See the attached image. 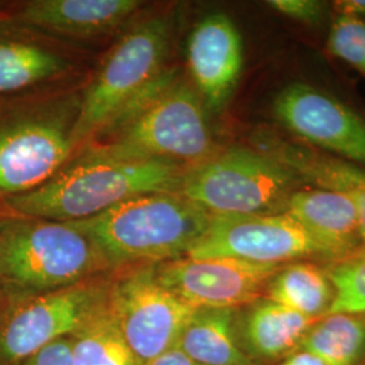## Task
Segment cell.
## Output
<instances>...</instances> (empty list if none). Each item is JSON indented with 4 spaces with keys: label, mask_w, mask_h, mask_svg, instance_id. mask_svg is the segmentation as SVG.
<instances>
[{
    "label": "cell",
    "mask_w": 365,
    "mask_h": 365,
    "mask_svg": "<svg viewBox=\"0 0 365 365\" xmlns=\"http://www.w3.org/2000/svg\"><path fill=\"white\" fill-rule=\"evenodd\" d=\"M86 146L87 157L163 161L188 170L214 155L200 93L168 71Z\"/></svg>",
    "instance_id": "1"
},
{
    "label": "cell",
    "mask_w": 365,
    "mask_h": 365,
    "mask_svg": "<svg viewBox=\"0 0 365 365\" xmlns=\"http://www.w3.org/2000/svg\"><path fill=\"white\" fill-rule=\"evenodd\" d=\"M187 170L163 161L83 156L42 185L4 203L18 217L86 221L135 196L179 191Z\"/></svg>",
    "instance_id": "2"
},
{
    "label": "cell",
    "mask_w": 365,
    "mask_h": 365,
    "mask_svg": "<svg viewBox=\"0 0 365 365\" xmlns=\"http://www.w3.org/2000/svg\"><path fill=\"white\" fill-rule=\"evenodd\" d=\"M210 220L209 212L172 191L131 197L76 223L113 269L187 256L205 235Z\"/></svg>",
    "instance_id": "3"
},
{
    "label": "cell",
    "mask_w": 365,
    "mask_h": 365,
    "mask_svg": "<svg viewBox=\"0 0 365 365\" xmlns=\"http://www.w3.org/2000/svg\"><path fill=\"white\" fill-rule=\"evenodd\" d=\"M111 269L76 222L0 221V279L15 299L98 277Z\"/></svg>",
    "instance_id": "4"
},
{
    "label": "cell",
    "mask_w": 365,
    "mask_h": 365,
    "mask_svg": "<svg viewBox=\"0 0 365 365\" xmlns=\"http://www.w3.org/2000/svg\"><path fill=\"white\" fill-rule=\"evenodd\" d=\"M80 101L0 105V199L26 194L64 167L75 145Z\"/></svg>",
    "instance_id": "5"
},
{
    "label": "cell",
    "mask_w": 365,
    "mask_h": 365,
    "mask_svg": "<svg viewBox=\"0 0 365 365\" xmlns=\"http://www.w3.org/2000/svg\"><path fill=\"white\" fill-rule=\"evenodd\" d=\"M302 185L259 149L230 148L187 170L179 192L210 215H271L286 212Z\"/></svg>",
    "instance_id": "6"
},
{
    "label": "cell",
    "mask_w": 365,
    "mask_h": 365,
    "mask_svg": "<svg viewBox=\"0 0 365 365\" xmlns=\"http://www.w3.org/2000/svg\"><path fill=\"white\" fill-rule=\"evenodd\" d=\"M170 42L167 18L144 21L118 42L80 99L76 146L87 144L156 84L165 72Z\"/></svg>",
    "instance_id": "7"
},
{
    "label": "cell",
    "mask_w": 365,
    "mask_h": 365,
    "mask_svg": "<svg viewBox=\"0 0 365 365\" xmlns=\"http://www.w3.org/2000/svg\"><path fill=\"white\" fill-rule=\"evenodd\" d=\"M111 280L102 276L38 295L16 298L0 313V365H22L69 337L106 299Z\"/></svg>",
    "instance_id": "8"
},
{
    "label": "cell",
    "mask_w": 365,
    "mask_h": 365,
    "mask_svg": "<svg viewBox=\"0 0 365 365\" xmlns=\"http://www.w3.org/2000/svg\"><path fill=\"white\" fill-rule=\"evenodd\" d=\"M110 303L123 337L143 365L176 345L195 312L158 282L155 265L135 267L111 280Z\"/></svg>",
    "instance_id": "9"
},
{
    "label": "cell",
    "mask_w": 365,
    "mask_h": 365,
    "mask_svg": "<svg viewBox=\"0 0 365 365\" xmlns=\"http://www.w3.org/2000/svg\"><path fill=\"white\" fill-rule=\"evenodd\" d=\"M185 257H229L274 265L303 260L327 264L313 238L287 212L211 215L205 235Z\"/></svg>",
    "instance_id": "10"
},
{
    "label": "cell",
    "mask_w": 365,
    "mask_h": 365,
    "mask_svg": "<svg viewBox=\"0 0 365 365\" xmlns=\"http://www.w3.org/2000/svg\"><path fill=\"white\" fill-rule=\"evenodd\" d=\"M272 115L292 138L365 170V119L337 98L289 83L274 96Z\"/></svg>",
    "instance_id": "11"
},
{
    "label": "cell",
    "mask_w": 365,
    "mask_h": 365,
    "mask_svg": "<svg viewBox=\"0 0 365 365\" xmlns=\"http://www.w3.org/2000/svg\"><path fill=\"white\" fill-rule=\"evenodd\" d=\"M280 267L229 257L184 256L156 264L155 274L164 287L195 310H237L264 298Z\"/></svg>",
    "instance_id": "12"
},
{
    "label": "cell",
    "mask_w": 365,
    "mask_h": 365,
    "mask_svg": "<svg viewBox=\"0 0 365 365\" xmlns=\"http://www.w3.org/2000/svg\"><path fill=\"white\" fill-rule=\"evenodd\" d=\"M194 86L210 108H221L244 66L242 38L229 15L210 14L196 24L187 46Z\"/></svg>",
    "instance_id": "13"
},
{
    "label": "cell",
    "mask_w": 365,
    "mask_h": 365,
    "mask_svg": "<svg viewBox=\"0 0 365 365\" xmlns=\"http://www.w3.org/2000/svg\"><path fill=\"white\" fill-rule=\"evenodd\" d=\"M260 152L274 158L304 185L339 192L352 200L365 248V170L277 133L261 137Z\"/></svg>",
    "instance_id": "14"
},
{
    "label": "cell",
    "mask_w": 365,
    "mask_h": 365,
    "mask_svg": "<svg viewBox=\"0 0 365 365\" xmlns=\"http://www.w3.org/2000/svg\"><path fill=\"white\" fill-rule=\"evenodd\" d=\"M286 212L313 238L327 264L364 248L357 210L346 196L302 185L289 197Z\"/></svg>",
    "instance_id": "15"
},
{
    "label": "cell",
    "mask_w": 365,
    "mask_h": 365,
    "mask_svg": "<svg viewBox=\"0 0 365 365\" xmlns=\"http://www.w3.org/2000/svg\"><path fill=\"white\" fill-rule=\"evenodd\" d=\"M314 321L267 297L237 309V341L253 365H274L294 352Z\"/></svg>",
    "instance_id": "16"
},
{
    "label": "cell",
    "mask_w": 365,
    "mask_h": 365,
    "mask_svg": "<svg viewBox=\"0 0 365 365\" xmlns=\"http://www.w3.org/2000/svg\"><path fill=\"white\" fill-rule=\"evenodd\" d=\"M141 6L138 0H34L18 16L48 31L88 37L115 29Z\"/></svg>",
    "instance_id": "17"
},
{
    "label": "cell",
    "mask_w": 365,
    "mask_h": 365,
    "mask_svg": "<svg viewBox=\"0 0 365 365\" xmlns=\"http://www.w3.org/2000/svg\"><path fill=\"white\" fill-rule=\"evenodd\" d=\"M235 313L232 309H196L175 346L200 365H253L237 341Z\"/></svg>",
    "instance_id": "18"
},
{
    "label": "cell",
    "mask_w": 365,
    "mask_h": 365,
    "mask_svg": "<svg viewBox=\"0 0 365 365\" xmlns=\"http://www.w3.org/2000/svg\"><path fill=\"white\" fill-rule=\"evenodd\" d=\"M265 297L317 321L329 313L334 289L325 264L310 260L294 261L279 268L268 284Z\"/></svg>",
    "instance_id": "19"
},
{
    "label": "cell",
    "mask_w": 365,
    "mask_h": 365,
    "mask_svg": "<svg viewBox=\"0 0 365 365\" xmlns=\"http://www.w3.org/2000/svg\"><path fill=\"white\" fill-rule=\"evenodd\" d=\"M69 342L75 365H143L119 329L110 289L102 304L69 336Z\"/></svg>",
    "instance_id": "20"
},
{
    "label": "cell",
    "mask_w": 365,
    "mask_h": 365,
    "mask_svg": "<svg viewBox=\"0 0 365 365\" xmlns=\"http://www.w3.org/2000/svg\"><path fill=\"white\" fill-rule=\"evenodd\" d=\"M298 348L327 365H360L365 357L364 314H327L314 321Z\"/></svg>",
    "instance_id": "21"
},
{
    "label": "cell",
    "mask_w": 365,
    "mask_h": 365,
    "mask_svg": "<svg viewBox=\"0 0 365 365\" xmlns=\"http://www.w3.org/2000/svg\"><path fill=\"white\" fill-rule=\"evenodd\" d=\"M63 61L52 52L26 42H0V93L22 91L56 76Z\"/></svg>",
    "instance_id": "22"
},
{
    "label": "cell",
    "mask_w": 365,
    "mask_h": 365,
    "mask_svg": "<svg viewBox=\"0 0 365 365\" xmlns=\"http://www.w3.org/2000/svg\"><path fill=\"white\" fill-rule=\"evenodd\" d=\"M325 267L334 289L333 303L327 314L365 315V248L342 260L325 264Z\"/></svg>",
    "instance_id": "23"
},
{
    "label": "cell",
    "mask_w": 365,
    "mask_h": 365,
    "mask_svg": "<svg viewBox=\"0 0 365 365\" xmlns=\"http://www.w3.org/2000/svg\"><path fill=\"white\" fill-rule=\"evenodd\" d=\"M327 46L330 53L354 68L365 78V21L339 14L334 19Z\"/></svg>",
    "instance_id": "24"
},
{
    "label": "cell",
    "mask_w": 365,
    "mask_h": 365,
    "mask_svg": "<svg viewBox=\"0 0 365 365\" xmlns=\"http://www.w3.org/2000/svg\"><path fill=\"white\" fill-rule=\"evenodd\" d=\"M268 6L289 19L309 26L321 24L327 10V6L317 0H271Z\"/></svg>",
    "instance_id": "25"
},
{
    "label": "cell",
    "mask_w": 365,
    "mask_h": 365,
    "mask_svg": "<svg viewBox=\"0 0 365 365\" xmlns=\"http://www.w3.org/2000/svg\"><path fill=\"white\" fill-rule=\"evenodd\" d=\"M22 365H75L69 337L48 345Z\"/></svg>",
    "instance_id": "26"
},
{
    "label": "cell",
    "mask_w": 365,
    "mask_h": 365,
    "mask_svg": "<svg viewBox=\"0 0 365 365\" xmlns=\"http://www.w3.org/2000/svg\"><path fill=\"white\" fill-rule=\"evenodd\" d=\"M145 365H200L190 359L185 353H182L179 348L173 346L167 352L161 353L156 359L150 360Z\"/></svg>",
    "instance_id": "27"
},
{
    "label": "cell",
    "mask_w": 365,
    "mask_h": 365,
    "mask_svg": "<svg viewBox=\"0 0 365 365\" xmlns=\"http://www.w3.org/2000/svg\"><path fill=\"white\" fill-rule=\"evenodd\" d=\"M274 365H327L321 359L314 356L313 353L307 352L297 348L294 352L283 357L280 361Z\"/></svg>",
    "instance_id": "28"
},
{
    "label": "cell",
    "mask_w": 365,
    "mask_h": 365,
    "mask_svg": "<svg viewBox=\"0 0 365 365\" xmlns=\"http://www.w3.org/2000/svg\"><path fill=\"white\" fill-rule=\"evenodd\" d=\"M334 9L342 15H351L365 21V0H341L334 3Z\"/></svg>",
    "instance_id": "29"
},
{
    "label": "cell",
    "mask_w": 365,
    "mask_h": 365,
    "mask_svg": "<svg viewBox=\"0 0 365 365\" xmlns=\"http://www.w3.org/2000/svg\"><path fill=\"white\" fill-rule=\"evenodd\" d=\"M4 294H6V292H4V288H3V284H1V279H0V300H1Z\"/></svg>",
    "instance_id": "30"
},
{
    "label": "cell",
    "mask_w": 365,
    "mask_h": 365,
    "mask_svg": "<svg viewBox=\"0 0 365 365\" xmlns=\"http://www.w3.org/2000/svg\"><path fill=\"white\" fill-rule=\"evenodd\" d=\"M360 365H365V357H364V359H363V361H361V363H360Z\"/></svg>",
    "instance_id": "31"
}]
</instances>
